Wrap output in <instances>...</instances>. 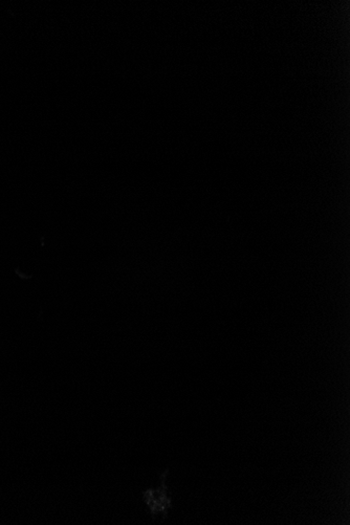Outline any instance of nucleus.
Returning <instances> with one entry per match:
<instances>
[{
    "label": "nucleus",
    "instance_id": "1",
    "mask_svg": "<svg viewBox=\"0 0 350 525\" xmlns=\"http://www.w3.org/2000/svg\"><path fill=\"white\" fill-rule=\"evenodd\" d=\"M156 489L157 490H148L145 494V500L153 515L165 514L170 506V499L167 496V489L164 485Z\"/></svg>",
    "mask_w": 350,
    "mask_h": 525
}]
</instances>
